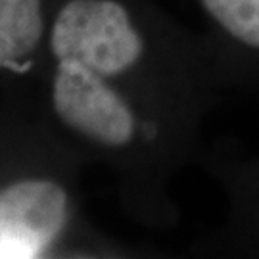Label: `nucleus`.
I'll use <instances>...</instances> for the list:
<instances>
[{
    "mask_svg": "<svg viewBox=\"0 0 259 259\" xmlns=\"http://www.w3.org/2000/svg\"><path fill=\"white\" fill-rule=\"evenodd\" d=\"M204 159L223 196L221 221L209 232L205 251L221 257H259V152L217 142Z\"/></svg>",
    "mask_w": 259,
    "mask_h": 259,
    "instance_id": "1",
    "label": "nucleus"
},
{
    "mask_svg": "<svg viewBox=\"0 0 259 259\" xmlns=\"http://www.w3.org/2000/svg\"><path fill=\"white\" fill-rule=\"evenodd\" d=\"M69 198L50 181H21L0 192V259H31L58 238Z\"/></svg>",
    "mask_w": 259,
    "mask_h": 259,
    "instance_id": "2",
    "label": "nucleus"
},
{
    "mask_svg": "<svg viewBox=\"0 0 259 259\" xmlns=\"http://www.w3.org/2000/svg\"><path fill=\"white\" fill-rule=\"evenodd\" d=\"M229 91L259 98V0H196Z\"/></svg>",
    "mask_w": 259,
    "mask_h": 259,
    "instance_id": "3",
    "label": "nucleus"
}]
</instances>
